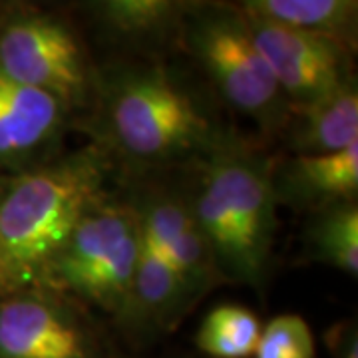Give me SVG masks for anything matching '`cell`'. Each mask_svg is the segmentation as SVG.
<instances>
[{"label": "cell", "mask_w": 358, "mask_h": 358, "mask_svg": "<svg viewBox=\"0 0 358 358\" xmlns=\"http://www.w3.org/2000/svg\"><path fill=\"white\" fill-rule=\"evenodd\" d=\"M106 157L90 148L26 169L0 187V296L46 289L52 261L102 199Z\"/></svg>", "instance_id": "6da1fadb"}, {"label": "cell", "mask_w": 358, "mask_h": 358, "mask_svg": "<svg viewBox=\"0 0 358 358\" xmlns=\"http://www.w3.org/2000/svg\"><path fill=\"white\" fill-rule=\"evenodd\" d=\"M275 187L268 162L241 145L217 141L189 195L193 217L221 279L259 287L275 233Z\"/></svg>", "instance_id": "7a4b0ae2"}, {"label": "cell", "mask_w": 358, "mask_h": 358, "mask_svg": "<svg viewBox=\"0 0 358 358\" xmlns=\"http://www.w3.org/2000/svg\"><path fill=\"white\" fill-rule=\"evenodd\" d=\"M141 251L136 207L96 201L52 261L46 291L72 293L108 313L126 305Z\"/></svg>", "instance_id": "3957f363"}, {"label": "cell", "mask_w": 358, "mask_h": 358, "mask_svg": "<svg viewBox=\"0 0 358 358\" xmlns=\"http://www.w3.org/2000/svg\"><path fill=\"white\" fill-rule=\"evenodd\" d=\"M108 128L115 148L138 162L176 159L217 143L209 117L164 70L117 82L108 102Z\"/></svg>", "instance_id": "277c9868"}, {"label": "cell", "mask_w": 358, "mask_h": 358, "mask_svg": "<svg viewBox=\"0 0 358 358\" xmlns=\"http://www.w3.org/2000/svg\"><path fill=\"white\" fill-rule=\"evenodd\" d=\"M185 40L229 106L251 115L267 131L289 124L291 103L255 48L237 8H201L185 24Z\"/></svg>", "instance_id": "5b68a950"}, {"label": "cell", "mask_w": 358, "mask_h": 358, "mask_svg": "<svg viewBox=\"0 0 358 358\" xmlns=\"http://www.w3.org/2000/svg\"><path fill=\"white\" fill-rule=\"evenodd\" d=\"M0 72L50 94L64 108L82 106L90 92L76 36L50 16H16L0 26Z\"/></svg>", "instance_id": "8992f818"}, {"label": "cell", "mask_w": 358, "mask_h": 358, "mask_svg": "<svg viewBox=\"0 0 358 358\" xmlns=\"http://www.w3.org/2000/svg\"><path fill=\"white\" fill-rule=\"evenodd\" d=\"M237 10L291 108L319 102L352 80L350 48L345 44Z\"/></svg>", "instance_id": "52a82bcc"}, {"label": "cell", "mask_w": 358, "mask_h": 358, "mask_svg": "<svg viewBox=\"0 0 358 358\" xmlns=\"http://www.w3.org/2000/svg\"><path fill=\"white\" fill-rule=\"evenodd\" d=\"M0 358H90V343L62 301L26 289L0 299Z\"/></svg>", "instance_id": "ba28073f"}, {"label": "cell", "mask_w": 358, "mask_h": 358, "mask_svg": "<svg viewBox=\"0 0 358 358\" xmlns=\"http://www.w3.org/2000/svg\"><path fill=\"white\" fill-rule=\"evenodd\" d=\"M136 211L141 239L166 259L192 296L223 281L209 243L193 217L189 199L179 193L152 192Z\"/></svg>", "instance_id": "9c48e42d"}, {"label": "cell", "mask_w": 358, "mask_h": 358, "mask_svg": "<svg viewBox=\"0 0 358 358\" xmlns=\"http://www.w3.org/2000/svg\"><path fill=\"white\" fill-rule=\"evenodd\" d=\"M64 112L54 96L0 72V164H24L48 148Z\"/></svg>", "instance_id": "30bf717a"}, {"label": "cell", "mask_w": 358, "mask_h": 358, "mask_svg": "<svg viewBox=\"0 0 358 358\" xmlns=\"http://www.w3.org/2000/svg\"><path fill=\"white\" fill-rule=\"evenodd\" d=\"M275 197L310 207L357 201L358 141L343 152L324 155H294L273 179Z\"/></svg>", "instance_id": "8fae6325"}, {"label": "cell", "mask_w": 358, "mask_h": 358, "mask_svg": "<svg viewBox=\"0 0 358 358\" xmlns=\"http://www.w3.org/2000/svg\"><path fill=\"white\" fill-rule=\"evenodd\" d=\"M294 155L343 152L358 141V90L355 80L319 102L291 108Z\"/></svg>", "instance_id": "7c38bea8"}, {"label": "cell", "mask_w": 358, "mask_h": 358, "mask_svg": "<svg viewBox=\"0 0 358 358\" xmlns=\"http://www.w3.org/2000/svg\"><path fill=\"white\" fill-rule=\"evenodd\" d=\"M192 299L166 259L141 239L136 275L120 317L140 327H167L192 305Z\"/></svg>", "instance_id": "4fadbf2b"}, {"label": "cell", "mask_w": 358, "mask_h": 358, "mask_svg": "<svg viewBox=\"0 0 358 358\" xmlns=\"http://www.w3.org/2000/svg\"><path fill=\"white\" fill-rule=\"evenodd\" d=\"M241 10L275 24L287 26L350 48L357 34L358 2L350 0H251Z\"/></svg>", "instance_id": "5bb4252c"}, {"label": "cell", "mask_w": 358, "mask_h": 358, "mask_svg": "<svg viewBox=\"0 0 358 358\" xmlns=\"http://www.w3.org/2000/svg\"><path fill=\"white\" fill-rule=\"evenodd\" d=\"M307 247L319 263L358 275V205L357 201L319 209L307 229Z\"/></svg>", "instance_id": "9a60e30c"}, {"label": "cell", "mask_w": 358, "mask_h": 358, "mask_svg": "<svg viewBox=\"0 0 358 358\" xmlns=\"http://www.w3.org/2000/svg\"><path fill=\"white\" fill-rule=\"evenodd\" d=\"M261 329L253 310L241 305H219L201 322L197 346L213 358H251Z\"/></svg>", "instance_id": "2e32d148"}, {"label": "cell", "mask_w": 358, "mask_h": 358, "mask_svg": "<svg viewBox=\"0 0 358 358\" xmlns=\"http://www.w3.org/2000/svg\"><path fill=\"white\" fill-rule=\"evenodd\" d=\"M102 22L128 40H148L166 34L176 24L178 4L166 0H112L98 4Z\"/></svg>", "instance_id": "e0dca14e"}, {"label": "cell", "mask_w": 358, "mask_h": 358, "mask_svg": "<svg viewBox=\"0 0 358 358\" xmlns=\"http://www.w3.org/2000/svg\"><path fill=\"white\" fill-rule=\"evenodd\" d=\"M317 345L310 327L299 315H279L261 329L255 358H315Z\"/></svg>", "instance_id": "ac0fdd59"}, {"label": "cell", "mask_w": 358, "mask_h": 358, "mask_svg": "<svg viewBox=\"0 0 358 358\" xmlns=\"http://www.w3.org/2000/svg\"><path fill=\"white\" fill-rule=\"evenodd\" d=\"M334 358H358V338L355 324H348L343 333L336 336V357Z\"/></svg>", "instance_id": "d6986e66"}]
</instances>
